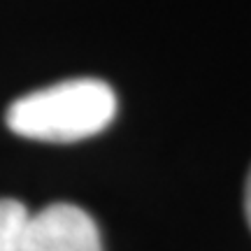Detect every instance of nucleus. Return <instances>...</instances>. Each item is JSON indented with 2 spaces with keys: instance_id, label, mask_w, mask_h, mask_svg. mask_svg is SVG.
I'll return each instance as SVG.
<instances>
[{
  "instance_id": "nucleus-4",
  "label": "nucleus",
  "mask_w": 251,
  "mask_h": 251,
  "mask_svg": "<svg viewBox=\"0 0 251 251\" xmlns=\"http://www.w3.org/2000/svg\"><path fill=\"white\" fill-rule=\"evenodd\" d=\"M244 214H247V221L251 228V170L247 175V184H244Z\"/></svg>"
},
{
  "instance_id": "nucleus-2",
  "label": "nucleus",
  "mask_w": 251,
  "mask_h": 251,
  "mask_svg": "<svg viewBox=\"0 0 251 251\" xmlns=\"http://www.w3.org/2000/svg\"><path fill=\"white\" fill-rule=\"evenodd\" d=\"M21 251H102V237L89 212L56 202L30 216Z\"/></svg>"
},
{
  "instance_id": "nucleus-1",
  "label": "nucleus",
  "mask_w": 251,
  "mask_h": 251,
  "mask_svg": "<svg viewBox=\"0 0 251 251\" xmlns=\"http://www.w3.org/2000/svg\"><path fill=\"white\" fill-rule=\"evenodd\" d=\"M117 117V96L107 81L68 79L33 91L9 105L12 133L37 142H79L102 133Z\"/></svg>"
},
{
  "instance_id": "nucleus-3",
  "label": "nucleus",
  "mask_w": 251,
  "mask_h": 251,
  "mask_svg": "<svg viewBox=\"0 0 251 251\" xmlns=\"http://www.w3.org/2000/svg\"><path fill=\"white\" fill-rule=\"evenodd\" d=\"M30 226V214L24 202L0 198V251H21Z\"/></svg>"
}]
</instances>
